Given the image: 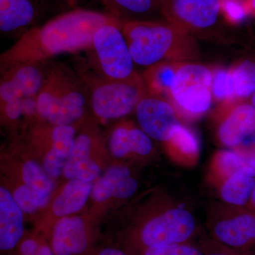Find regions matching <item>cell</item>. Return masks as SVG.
<instances>
[{
  "instance_id": "1",
  "label": "cell",
  "mask_w": 255,
  "mask_h": 255,
  "mask_svg": "<svg viewBox=\"0 0 255 255\" xmlns=\"http://www.w3.org/2000/svg\"><path fill=\"white\" fill-rule=\"evenodd\" d=\"M117 19L107 12L75 8L23 32L0 55V66L46 63L57 55L87 50L97 30Z\"/></svg>"
},
{
  "instance_id": "2",
  "label": "cell",
  "mask_w": 255,
  "mask_h": 255,
  "mask_svg": "<svg viewBox=\"0 0 255 255\" xmlns=\"http://www.w3.org/2000/svg\"><path fill=\"white\" fill-rule=\"evenodd\" d=\"M122 31L134 63L145 68L161 62L193 63L200 58L196 37L164 18L123 21Z\"/></svg>"
},
{
  "instance_id": "3",
  "label": "cell",
  "mask_w": 255,
  "mask_h": 255,
  "mask_svg": "<svg viewBox=\"0 0 255 255\" xmlns=\"http://www.w3.org/2000/svg\"><path fill=\"white\" fill-rule=\"evenodd\" d=\"M36 106L38 118L52 125L75 126L83 122L90 102L77 70L60 62H47Z\"/></svg>"
},
{
  "instance_id": "4",
  "label": "cell",
  "mask_w": 255,
  "mask_h": 255,
  "mask_svg": "<svg viewBox=\"0 0 255 255\" xmlns=\"http://www.w3.org/2000/svg\"><path fill=\"white\" fill-rule=\"evenodd\" d=\"M76 70L86 87L92 114L102 121L122 118L135 112L147 93L140 74L130 80H116L104 78L82 64Z\"/></svg>"
},
{
  "instance_id": "5",
  "label": "cell",
  "mask_w": 255,
  "mask_h": 255,
  "mask_svg": "<svg viewBox=\"0 0 255 255\" xmlns=\"http://www.w3.org/2000/svg\"><path fill=\"white\" fill-rule=\"evenodd\" d=\"M117 19L99 28L88 49V67L111 80H127L138 75L123 31Z\"/></svg>"
},
{
  "instance_id": "6",
  "label": "cell",
  "mask_w": 255,
  "mask_h": 255,
  "mask_svg": "<svg viewBox=\"0 0 255 255\" xmlns=\"http://www.w3.org/2000/svg\"><path fill=\"white\" fill-rule=\"evenodd\" d=\"M211 68L185 63L178 70L167 100L178 116L195 119L209 110L213 101Z\"/></svg>"
},
{
  "instance_id": "7",
  "label": "cell",
  "mask_w": 255,
  "mask_h": 255,
  "mask_svg": "<svg viewBox=\"0 0 255 255\" xmlns=\"http://www.w3.org/2000/svg\"><path fill=\"white\" fill-rule=\"evenodd\" d=\"M159 13L194 36L209 33L221 16L219 0H160Z\"/></svg>"
},
{
  "instance_id": "8",
  "label": "cell",
  "mask_w": 255,
  "mask_h": 255,
  "mask_svg": "<svg viewBox=\"0 0 255 255\" xmlns=\"http://www.w3.org/2000/svg\"><path fill=\"white\" fill-rule=\"evenodd\" d=\"M195 226V219L190 213L184 209H171L146 223L140 240L146 248L180 244L190 237Z\"/></svg>"
},
{
  "instance_id": "9",
  "label": "cell",
  "mask_w": 255,
  "mask_h": 255,
  "mask_svg": "<svg viewBox=\"0 0 255 255\" xmlns=\"http://www.w3.org/2000/svg\"><path fill=\"white\" fill-rule=\"evenodd\" d=\"M135 113L140 128L158 141H168L182 125L169 101L147 92L137 104Z\"/></svg>"
},
{
  "instance_id": "10",
  "label": "cell",
  "mask_w": 255,
  "mask_h": 255,
  "mask_svg": "<svg viewBox=\"0 0 255 255\" xmlns=\"http://www.w3.org/2000/svg\"><path fill=\"white\" fill-rule=\"evenodd\" d=\"M46 63L0 66V105L17 99L36 98L44 80Z\"/></svg>"
},
{
  "instance_id": "11",
  "label": "cell",
  "mask_w": 255,
  "mask_h": 255,
  "mask_svg": "<svg viewBox=\"0 0 255 255\" xmlns=\"http://www.w3.org/2000/svg\"><path fill=\"white\" fill-rule=\"evenodd\" d=\"M227 114L220 124V141L228 147H235L255 132V108L251 104L233 102L221 105Z\"/></svg>"
},
{
  "instance_id": "12",
  "label": "cell",
  "mask_w": 255,
  "mask_h": 255,
  "mask_svg": "<svg viewBox=\"0 0 255 255\" xmlns=\"http://www.w3.org/2000/svg\"><path fill=\"white\" fill-rule=\"evenodd\" d=\"M90 236L80 217H63L57 221L50 236L55 255H84L90 248Z\"/></svg>"
},
{
  "instance_id": "13",
  "label": "cell",
  "mask_w": 255,
  "mask_h": 255,
  "mask_svg": "<svg viewBox=\"0 0 255 255\" xmlns=\"http://www.w3.org/2000/svg\"><path fill=\"white\" fill-rule=\"evenodd\" d=\"M42 6L43 0H0V31L22 34L33 27Z\"/></svg>"
},
{
  "instance_id": "14",
  "label": "cell",
  "mask_w": 255,
  "mask_h": 255,
  "mask_svg": "<svg viewBox=\"0 0 255 255\" xmlns=\"http://www.w3.org/2000/svg\"><path fill=\"white\" fill-rule=\"evenodd\" d=\"M93 135L90 132H82L75 137V145L63 169L67 179H78L92 182L99 177L100 169L91 159Z\"/></svg>"
},
{
  "instance_id": "15",
  "label": "cell",
  "mask_w": 255,
  "mask_h": 255,
  "mask_svg": "<svg viewBox=\"0 0 255 255\" xmlns=\"http://www.w3.org/2000/svg\"><path fill=\"white\" fill-rule=\"evenodd\" d=\"M23 211L13 195L4 187L0 189V250L11 251L23 235Z\"/></svg>"
},
{
  "instance_id": "16",
  "label": "cell",
  "mask_w": 255,
  "mask_h": 255,
  "mask_svg": "<svg viewBox=\"0 0 255 255\" xmlns=\"http://www.w3.org/2000/svg\"><path fill=\"white\" fill-rule=\"evenodd\" d=\"M137 183L130 177V171L123 166L111 167L94 185L92 196L97 202L114 197L127 199L137 190Z\"/></svg>"
},
{
  "instance_id": "17",
  "label": "cell",
  "mask_w": 255,
  "mask_h": 255,
  "mask_svg": "<svg viewBox=\"0 0 255 255\" xmlns=\"http://www.w3.org/2000/svg\"><path fill=\"white\" fill-rule=\"evenodd\" d=\"M109 147L116 157H123L130 153L147 155L152 150V142L141 128L131 124H122L111 132Z\"/></svg>"
},
{
  "instance_id": "18",
  "label": "cell",
  "mask_w": 255,
  "mask_h": 255,
  "mask_svg": "<svg viewBox=\"0 0 255 255\" xmlns=\"http://www.w3.org/2000/svg\"><path fill=\"white\" fill-rule=\"evenodd\" d=\"M77 128L75 126H54L53 143L43 160V169L51 177H58L75 145Z\"/></svg>"
},
{
  "instance_id": "19",
  "label": "cell",
  "mask_w": 255,
  "mask_h": 255,
  "mask_svg": "<svg viewBox=\"0 0 255 255\" xmlns=\"http://www.w3.org/2000/svg\"><path fill=\"white\" fill-rule=\"evenodd\" d=\"M214 233L221 243L238 248L255 239V216L243 214L223 220L215 226Z\"/></svg>"
},
{
  "instance_id": "20",
  "label": "cell",
  "mask_w": 255,
  "mask_h": 255,
  "mask_svg": "<svg viewBox=\"0 0 255 255\" xmlns=\"http://www.w3.org/2000/svg\"><path fill=\"white\" fill-rule=\"evenodd\" d=\"M106 12L121 21L153 19L159 13L158 0H101Z\"/></svg>"
},
{
  "instance_id": "21",
  "label": "cell",
  "mask_w": 255,
  "mask_h": 255,
  "mask_svg": "<svg viewBox=\"0 0 255 255\" xmlns=\"http://www.w3.org/2000/svg\"><path fill=\"white\" fill-rule=\"evenodd\" d=\"M184 63L182 62H161L146 68L142 77L147 92L167 100L178 70Z\"/></svg>"
},
{
  "instance_id": "22",
  "label": "cell",
  "mask_w": 255,
  "mask_h": 255,
  "mask_svg": "<svg viewBox=\"0 0 255 255\" xmlns=\"http://www.w3.org/2000/svg\"><path fill=\"white\" fill-rule=\"evenodd\" d=\"M92 189V182L72 179L53 202V213L63 217L78 212L86 204Z\"/></svg>"
},
{
  "instance_id": "23",
  "label": "cell",
  "mask_w": 255,
  "mask_h": 255,
  "mask_svg": "<svg viewBox=\"0 0 255 255\" xmlns=\"http://www.w3.org/2000/svg\"><path fill=\"white\" fill-rule=\"evenodd\" d=\"M255 187V170L246 165L228 177L221 189V197L228 204L245 205L251 200Z\"/></svg>"
},
{
  "instance_id": "24",
  "label": "cell",
  "mask_w": 255,
  "mask_h": 255,
  "mask_svg": "<svg viewBox=\"0 0 255 255\" xmlns=\"http://www.w3.org/2000/svg\"><path fill=\"white\" fill-rule=\"evenodd\" d=\"M235 97L237 102H243L255 92V63L243 60L231 67Z\"/></svg>"
},
{
  "instance_id": "25",
  "label": "cell",
  "mask_w": 255,
  "mask_h": 255,
  "mask_svg": "<svg viewBox=\"0 0 255 255\" xmlns=\"http://www.w3.org/2000/svg\"><path fill=\"white\" fill-rule=\"evenodd\" d=\"M22 179L24 184L38 195L49 199L54 189V184L50 176L39 164L33 161H28L22 167Z\"/></svg>"
},
{
  "instance_id": "26",
  "label": "cell",
  "mask_w": 255,
  "mask_h": 255,
  "mask_svg": "<svg viewBox=\"0 0 255 255\" xmlns=\"http://www.w3.org/2000/svg\"><path fill=\"white\" fill-rule=\"evenodd\" d=\"M213 80L211 92L213 101L222 104L237 102L235 97L234 84L231 68L221 66L211 68Z\"/></svg>"
},
{
  "instance_id": "27",
  "label": "cell",
  "mask_w": 255,
  "mask_h": 255,
  "mask_svg": "<svg viewBox=\"0 0 255 255\" xmlns=\"http://www.w3.org/2000/svg\"><path fill=\"white\" fill-rule=\"evenodd\" d=\"M220 12L225 22L237 26L251 16L246 0H219Z\"/></svg>"
},
{
  "instance_id": "28",
  "label": "cell",
  "mask_w": 255,
  "mask_h": 255,
  "mask_svg": "<svg viewBox=\"0 0 255 255\" xmlns=\"http://www.w3.org/2000/svg\"><path fill=\"white\" fill-rule=\"evenodd\" d=\"M167 142L171 147L189 157L196 155L199 152V141L195 134L191 129L183 125L177 128Z\"/></svg>"
},
{
  "instance_id": "29",
  "label": "cell",
  "mask_w": 255,
  "mask_h": 255,
  "mask_svg": "<svg viewBox=\"0 0 255 255\" xmlns=\"http://www.w3.org/2000/svg\"><path fill=\"white\" fill-rule=\"evenodd\" d=\"M13 198L20 209L27 214H31L43 207L49 201L33 192L26 184L20 186L14 191Z\"/></svg>"
},
{
  "instance_id": "30",
  "label": "cell",
  "mask_w": 255,
  "mask_h": 255,
  "mask_svg": "<svg viewBox=\"0 0 255 255\" xmlns=\"http://www.w3.org/2000/svg\"><path fill=\"white\" fill-rule=\"evenodd\" d=\"M217 164L220 172L231 177L240 169L246 166V161L241 155L233 151H223L217 156Z\"/></svg>"
},
{
  "instance_id": "31",
  "label": "cell",
  "mask_w": 255,
  "mask_h": 255,
  "mask_svg": "<svg viewBox=\"0 0 255 255\" xmlns=\"http://www.w3.org/2000/svg\"><path fill=\"white\" fill-rule=\"evenodd\" d=\"M17 246L18 255H55L49 245L36 238L21 239Z\"/></svg>"
},
{
  "instance_id": "32",
  "label": "cell",
  "mask_w": 255,
  "mask_h": 255,
  "mask_svg": "<svg viewBox=\"0 0 255 255\" xmlns=\"http://www.w3.org/2000/svg\"><path fill=\"white\" fill-rule=\"evenodd\" d=\"M143 255H202L193 247L182 245H169L146 248Z\"/></svg>"
},
{
  "instance_id": "33",
  "label": "cell",
  "mask_w": 255,
  "mask_h": 255,
  "mask_svg": "<svg viewBox=\"0 0 255 255\" xmlns=\"http://www.w3.org/2000/svg\"><path fill=\"white\" fill-rule=\"evenodd\" d=\"M93 255H127L124 251L112 247H105Z\"/></svg>"
},
{
  "instance_id": "34",
  "label": "cell",
  "mask_w": 255,
  "mask_h": 255,
  "mask_svg": "<svg viewBox=\"0 0 255 255\" xmlns=\"http://www.w3.org/2000/svg\"><path fill=\"white\" fill-rule=\"evenodd\" d=\"M246 164L250 167H253L255 170V150L251 153L246 161Z\"/></svg>"
},
{
  "instance_id": "35",
  "label": "cell",
  "mask_w": 255,
  "mask_h": 255,
  "mask_svg": "<svg viewBox=\"0 0 255 255\" xmlns=\"http://www.w3.org/2000/svg\"><path fill=\"white\" fill-rule=\"evenodd\" d=\"M251 16L255 17V0H246Z\"/></svg>"
},
{
  "instance_id": "36",
  "label": "cell",
  "mask_w": 255,
  "mask_h": 255,
  "mask_svg": "<svg viewBox=\"0 0 255 255\" xmlns=\"http://www.w3.org/2000/svg\"><path fill=\"white\" fill-rule=\"evenodd\" d=\"M60 1H63V2L65 3L69 7L75 9V6H76L82 0H60Z\"/></svg>"
},
{
  "instance_id": "37",
  "label": "cell",
  "mask_w": 255,
  "mask_h": 255,
  "mask_svg": "<svg viewBox=\"0 0 255 255\" xmlns=\"http://www.w3.org/2000/svg\"><path fill=\"white\" fill-rule=\"evenodd\" d=\"M251 201L252 204H253V207H254V209H255V187L254 190L253 191V193H252Z\"/></svg>"
},
{
  "instance_id": "38",
  "label": "cell",
  "mask_w": 255,
  "mask_h": 255,
  "mask_svg": "<svg viewBox=\"0 0 255 255\" xmlns=\"http://www.w3.org/2000/svg\"><path fill=\"white\" fill-rule=\"evenodd\" d=\"M251 105L253 106V107L255 108V92L253 94V96L251 97Z\"/></svg>"
},
{
  "instance_id": "39",
  "label": "cell",
  "mask_w": 255,
  "mask_h": 255,
  "mask_svg": "<svg viewBox=\"0 0 255 255\" xmlns=\"http://www.w3.org/2000/svg\"><path fill=\"white\" fill-rule=\"evenodd\" d=\"M225 255V254H212V255Z\"/></svg>"
},
{
  "instance_id": "40",
  "label": "cell",
  "mask_w": 255,
  "mask_h": 255,
  "mask_svg": "<svg viewBox=\"0 0 255 255\" xmlns=\"http://www.w3.org/2000/svg\"><path fill=\"white\" fill-rule=\"evenodd\" d=\"M158 1H159H159H160V0H158Z\"/></svg>"
}]
</instances>
